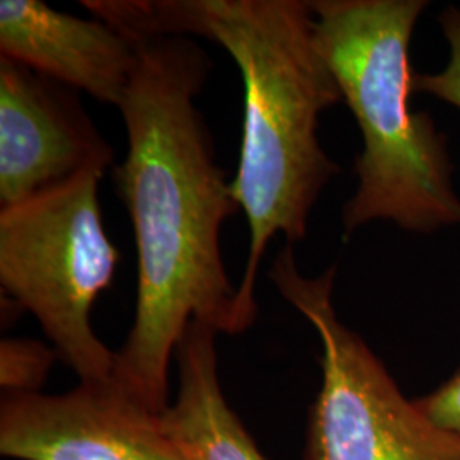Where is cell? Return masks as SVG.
Listing matches in <instances>:
<instances>
[{
    "label": "cell",
    "instance_id": "6da1fadb",
    "mask_svg": "<svg viewBox=\"0 0 460 460\" xmlns=\"http://www.w3.org/2000/svg\"><path fill=\"white\" fill-rule=\"evenodd\" d=\"M132 41L137 66L118 104L128 148L113 182L132 220L138 281L113 377L165 412L169 365L191 321L230 336L251 328L220 251L222 224L241 208L195 104L208 57L184 36Z\"/></svg>",
    "mask_w": 460,
    "mask_h": 460
},
{
    "label": "cell",
    "instance_id": "8fae6325",
    "mask_svg": "<svg viewBox=\"0 0 460 460\" xmlns=\"http://www.w3.org/2000/svg\"><path fill=\"white\" fill-rule=\"evenodd\" d=\"M445 40L450 47V60L438 74H414V93H425L460 110V9L447 7L438 17Z\"/></svg>",
    "mask_w": 460,
    "mask_h": 460
},
{
    "label": "cell",
    "instance_id": "5b68a950",
    "mask_svg": "<svg viewBox=\"0 0 460 460\" xmlns=\"http://www.w3.org/2000/svg\"><path fill=\"white\" fill-rule=\"evenodd\" d=\"M270 279L313 324L321 348V389L309 410L304 460H460V438L435 427L332 304L336 266L315 279L296 268L290 244Z\"/></svg>",
    "mask_w": 460,
    "mask_h": 460
},
{
    "label": "cell",
    "instance_id": "277c9868",
    "mask_svg": "<svg viewBox=\"0 0 460 460\" xmlns=\"http://www.w3.org/2000/svg\"><path fill=\"white\" fill-rule=\"evenodd\" d=\"M104 171H87L0 212V285L33 314L58 358L79 380L113 376L115 351L98 338L91 313L115 279L119 251L99 207Z\"/></svg>",
    "mask_w": 460,
    "mask_h": 460
},
{
    "label": "cell",
    "instance_id": "30bf717a",
    "mask_svg": "<svg viewBox=\"0 0 460 460\" xmlns=\"http://www.w3.org/2000/svg\"><path fill=\"white\" fill-rule=\"evenodd\" d=\"M58 358L53 348L30 338H4L0 343L2 393H41L49 370Z\"/></svg>",
    "mask_w": 460,
    "mask_h": 460
},
{
    "label": "cell",
    "instance_id": "8992f818",
    "mask_svg": "<svg viewBox=\"0 0 460 460\" xmlns=\"http://www.w3.org/2000/svg\"><path fill=\"white\" fill-rule=\"evenodd\" d=\"M0 454L16 460H195L165 412L113 376L79 380L64 394L2 393Z\"/></svg>",
    "mask_w": 460,
    "mask_h": 460
},
{
    "label": "cell",
    "instance_id": "52a82bcc",
    "mask_svg": "<svg viewBox=\"0 0 460 460\" xmlns=\"http://www.w3.org/2000/svg\"><path fill=\"white\" fill-rule=\"evenodd\" d=\"M113 150L77 91L0 57V203L16 207L87 171H106Z\"/></svg>",
    "mask_w": 460,
    "mask_h": 460
},
{
    "label": "cell",
    "instance_id": "3957f363",
    "mask_svg": "<svg viewBox=\"0 0 460 460\" xmlns=\"http://www.w3.org/2000/svg\"><path fill=\"white\" fill-rule=\"evenodd\" d=\"M425 0L311 2L317 47L362 133L358 188L343 208L346 234L374 220L401 229L460 224L447 137L412 113L410 41Z\"/></svg>",
    "mask_w": 460,
    "mask_h": 460
},
{
    "label": "cell",
    "instance_id": "7c38bea8",
    "mask_svg": "<svg viewBox=\"0 0 460 460\" xmlns=\"http://www.w3.org/2000/svg\"><path fill=\"white\" fill-rule=\"evenodd\" d=\"M414 404L435 427L460 438V368L440 387L414 399Z\"/></svg>",
    "mask_w": 460,
    "mask_h": 460
},
{
    "label": "cell",
    "instance_id": "7a4b0ae2",
    "mask_svg": "<svg viewBox=\"0 0 460 460\" xmlns=\"http://www.w3.org/2000/svg\"><path fill=\"white\" fill-rule=\"evenodd\" d=\"M96 19L137 40L199 36L226 49L244 85V125L230 191L246 214L249 251L237 287L252 326L256 279L277 234L294 246L340 165L319 142V116L343 101L302 0H84Z\"/></svg>",
    "mask_w": 460,
    "mask_h": 460
},
{
    "label": "cell",
    "instance_id": "ba28073f",
    "mask_svg": "<svg viewBox=\"0 0 460 460\" xmlns=\"http://www.w3.org/2000/svg\"><path fill=\"white\" fill-rule=\"evenodd\" d=\"M0 57L118 108L137 66V45L101 19L70 16L40 0H2Z\"/></svg>",
    "mask_w": 460,
    "mask_h": 460
},
{
    "label": "cell",
    "instance_id": "9c48e42d",
    "mask_svg": "<svg viewBox=\"0 0 460 460\" xmlns=\"http://www.w3.org/2000/svg\"><path fill=\"white\" fill-rule=\"evenodd\" d=\"M217 331L191 324L176 348L180 389L165 418L195 460H266L218 380Z\"/></svg>",
    "mask_w": 460,
    "mask_h": 460
}]
</instances>
